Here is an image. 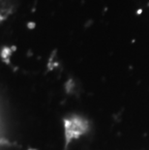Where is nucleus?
Returning a JSON list of instances; mask_svg holds the SVG:
<instances>
[{
    "label": "nucleus",
    "mask_w": 149,
    "mask_h": 150,
    "mask_svg": "<svg viewBox=\"0 0 149 150\" xmlns=\"http://www.w3.org/2000/svg\"><path fill=\"white\" fill-rule=\"evenodd\" d=\"M15 9L13 0H0V24L6 21Z\"/></svg>",
    "instance_id": "f257e3e1"
}]
</instances>
